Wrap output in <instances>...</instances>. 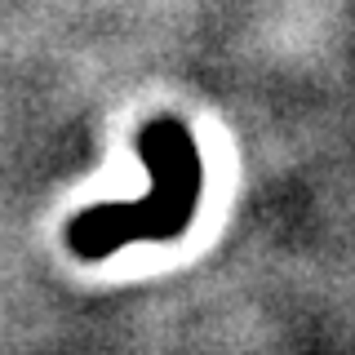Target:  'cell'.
<instances>
[{
    "label": "cell",
    "instance_id": "6da1fadb",
    "mask_svg": "<svg viewBox=\"0 0 355 355\" xmlns=\"http://www.w3.org/2000/svg\"><path fill=\"white\" fill-rule=\"evenodd\" d=\"M138 160L151 169V191L142 200L120 205H94L80 218L67 222V249L85 262L111 258L133 240H178L196 218L200 191H205V164H200L196 138L178 116H155L133 138Z\"/></svg>",
    "mask_w": 355,
    "mask_h": 355
}]
</instances>
